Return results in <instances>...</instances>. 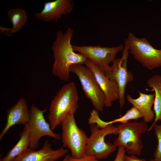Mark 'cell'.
Masks as SVG:
<instances>
[{
	"instance_id": "6da1fadb",
	"label": "cell",
	"mask_w": 161,
	"mask_h": 161,
	"mask_svg": "<svg viewBox=\"0 0 161 161\" xmlns=\"http://www.w3.org/2000/svg\"><path fill=\"white\" fill-rule=\"evenodd\" d=\"M73 30L68 27L64 33L60 30L56 32L52 50L54 61L52 73L61 80L66 81L70 78V69L73 64H84L87 58L83 55L75 52L71 40Z\"/></svg>"
},
{
	"instance_id": "7a4b0ae2",
	"label": "cell",
	"mask_w": 161,
	"mask_h": 161,
	"mask_svg": "<svg viewBox=\"0 0 161 161\" xmlns=\"http://www.w3.org/2000/svg\"><path fill=\"white\" fill-rule=\"evenodd\" d=\"M79 97L76 86L73 82L63 85L52 100L48 119L52 131L61 124L70 112L74 114L78 107Z\"/></svg>"
},
{
	"instance_id": "3957f363",
	"label": "cell",
	"mask_w": 161,
	"mask_h": 161,
	"mask_svg": "<svg viewBox=\"0 0 161 161\" xmlns=\"http://www.w3.org/2000/svg\"><path fill=\"white\" fill-rule=\"evenodd\" d=\"M74 114L69 112L61 123V139L64 147L69 149L71 156L82 158L86 155L85 150L88 138L85 132L77 126Z\"/></svg>"
},
{
	"instance_id": "277c9868",
	"label": "cell",
	"mask_w": 161,
	"mask_h": 161,
	"mask_svg": "<svg viewBox=\"0 0 161 161\" xmlns=\"http://www.w3.org/2000/svg\"><path fill=\"white\" fill-rule=\"evenodd\" d=\"M117 127L118 135L114 145L117 148L123 147L130 155H140L143 148L140 137L148 131L147 123L143 121H129Z\"/></svg>"
},
{
	"instance_id": "5b68a950",
	"label": "cell",
	"mask_w": 161,
	"mask_h": 161,
	"mask_svg": "<svg viewBox=\"0 0 161 161\" xmlns=\"http://www.w3.org/2000/svg\"><path fill=\"white\" fill-rule=\"evenodd\" d=\"M91 134L88 138L86 145V155L100 160L107 158L115 151L117 147L109 142H105V137L110 134H118L117 126L112 124L102 129L96 124L91 125Z\"/></svg>"
},
{
	"instance_id": "8992f818",
	"label": "cell",
	"mask_w": 161,
	"mask_h": 161,
	"mask_svg": "<svg viewBox=\"0 0 161 161\" xmlns=\"http://www.w3.org/2000/svg\"><path fill=\"white\" fill-rule=\"evenodd\" d=\"M125 42L129 52L143 67L150 70L161 67V49L154 48L146 38H139L129 32Z\"/></svg>"
},
{
	"instance_id": "52a82bcc",
	"label": "cell",
	"mask_w": 161,
	"mask_h": 161,
	"mask_svg": "<svg viewBox=\"0 0 161 161\" xmlns=\"http://www.w3.org/2000/svg\"><path fill=\"white\" fill-rule=\"evenodd\" d=\"M70 72L78 77L85 95L91 100L95 109L103 112L105 97L91 70L83 64H77L71 66Z\"/></svg>"
},
{
	"instance_id": "ba28073f",
	"label": "cell",
	"mask_w": 161,
	"mask_h": 161,
	"mask_svg": "<svg viewBox=\"0 0 161 161\" xmlns=\"http://www.w3.org/2000/svg\"><path fill=\"white\" fill-rule=\"evenodd\" d=\"M73 47L75 51L83 55L96 65L106 76L110 69L109 64L115 59L116 55L123 50L124 47L120 44L112 47L73 45Z\"/></svg>"
},
{
	"instance_id": "9c48e42d",
	"label": "cell",
	"mask_w": 161,
	"mask_h": 161,
	"mask_svg": "<svg viewBox=\"0 0 161 161\" xmlns=\"http://www.w3.org/2000/svg\"><path fill=\"white\" fill-rule=\"evenodd\" d=\"M47 110L46 109H40L32 103L29 110L30 118L28 127L30 137L29 148L36 149L38 147L39 140L43 137L48 136L57 140L61 139V135L54 132L50 125L45 120L44 114Z\"/></svg>"
},
{
	"instance_id": "30bf717a",
	"label": "cell",
	"mask_w": 161,
	"mask_h": 161,
	"mask_svg": "<svg viewBox=\"0 0 161 161\" xmlns=\"http://www.w3.org/2000/svg\"><path fill=\"white\" fill-rule=\"evenodd\" d=\"M129 51L126 43L125 42L121 58L115 59L110 66L109 72L106 76L112 81L116 82L119 90V103L122 109L125 103V91L127 84L133 81V74L127 70L128 59Z\"/></svg>"
},
{
	"instance_id": "8fae6325",
	"label": "cell",
	"mask_w": 161,
	"mask_h": 161,
	"mask_svg": "<svg viewBox=\"0 0 161 161\" xmlns=\"http://www.w3.org/2000/svg\"><path fill=\"white\" fill-rule=\"evenodd\" d=\"M68 150L63 146L53 149L48 140H45L42 147L35 150L29 148L12 161H56L67 154Z\"/></svg>"
},
{
	"instance_id": "7c38bea8",
	"label": "cell",
	"mask_w": 161,
	"mask_h": 161,
	"mask_svg": "<svg viewBox=\"0 0 161 161\" xmlns=\"http://www.w3.org/2000/svg\"><path fill=\"white\" fill-rule=\"evenodd\" d=\"M72 0H56L44 3L42 10L34 13L35 17L44 22H56L63 16L70 14L74 9Z\"/></svg>"
},
{
	"instance_id": "4fadbf2b",
	"label": "cell",
	"mask_w": 161,
	"mask_h": 161,
	"mask_svg": "<svg viewBox=\"0 0 161 161\" xmlns=\"http://www.w3.org/2000/svg\"><path fill=\"white\" fill-rule=\"evenodd\" d=\"M93 72L105 98V106H111L113 102L119 99L118 85L116 82L111 81L96 65L88 59L83 64Z\"/></svg>"
},
{
	"instance_id": "5bb4252c",
	"label": "cell",
	"mask_w": 161,
	"mask_h": 161,
	"mask_svg": "<svg viewBox=\"0 0 161 161\" xmlns=\"http://www.w3.org/2000/svg\"><path fill=\"white\" fill-rule=\"evenodd\" d=\"M29 118V110L27 102L25 99L21 98L7 111L6 121L5 126L0 133V140L14 126L20 124L27 125Z\"/></svg>"
},
{
	"instance_id": "9a60e30c",
	"label": "cell",
	"mask_w": 161,
	"mask_h": 161,
	"mask_svg": "<svg viewBox=\"0 0 161 161\" xmlns=\"http://www.w3.org/2000/svg\"><path fill=\"white\" fill-rule=\"evenodd\" d=\"M138 92L139 95L138 97L134 99L127 95L126 97L127 100L140 113L144 122L149 123L154 119L155 117L154 112L152 109L155 94H147Z\"/></svg>"
},
{
	"instance_id": "2e32d148",
	"label": "cell",
	"mask_w": 161,
	"mask_h": 161,
	"mask_svg": "<svg viewBox=\"0 0 161 161\" xmlns=\"http://www.w3.org/2000/svg\"><path fill=\"white\" fill-rule=\"evenodd\" d=\"M12 27L7 28L0 27V33L10 36L13 33L19 32L27 22L28 16L26 10L22 8H12L7 13Z\"/></svg>"
},
{
	"instance_id": "e0dca14e",
	"label": "cell",
	"mask_w": 161,
	"mask_h": 161,
	"mask_svg": "<svg viewBox=\"0 0 161 161\" xmlns=\"http://www.w3.org/2000/svg\"><path fill=\"white\" fill-rule=\"evenodd\" d=\"M147 83L155 92L154 111L155 117L154 121L148 131H151L158 121H161V75L155 74L148 78Z\"/></svg>"
},
{
	"instance_id": "ac0fdd59",
	"label": "cell",
	"mask_w": 161,
	"mask_h": 161,
	"mask_svg": "<svg viewBox=\"0 0 161 161\" xmlns=\"http://www.w3.org/2000/svg\"><path fill=\"white\" fill-rule=\"evenodd\" d=\"M19 139L15 145L0 161H12L29 148L30 137L27 126H24L23 130L20 133Z\"/></svg>"
},
{
	"instance_id": "d6986e66",
	"label": "cell",
	"mask_w": 161,
	"mask_h": 161,
	"mask_svg": "<svg viewBox=\"0 0 161 161\" xmlns=\"http://www.w3.org/2000/svg\"><path fill=\"white\" fill-rule=\"evenodd\" d=\"M142 117L140 113L135 107H133L127 111L125 114L121 117L114 120L107 122V125L115 123L120 122L124 123L131 120H137Z\"/></svg>"
},
{
	"instance_id": "ffe728a7",
	"label": "cell",
	"mask_w": 161,
	"mask_h": 161,
	"mask_svg": "<svg viewBox=\"0 0 161 161\" xmlns=\"http://www.w3.org/2000/svg\"><path fill=\"white\" fill-rule=\"evenodd\" d=\"M153 129L158 140L157 145L154 154V160L160 161L161 160V123L159 125L155 124Z\"/></svg>"
},
{
	"instance_id": "44dd1931",
	"label": "cell",
	"mask_w": 161,
	"mask_h": 161,
	"mask_svg": "<svg viewBox=\"0 0 161 161\" xmlns=\"http://www.w3.org/2000/svg\"><path fill=\"white\" fill-rule=\"evenodd\" d=\"M90 114V116L88 119V123L90 125L96 124L100 129L107 126V122L103 121L100 118L98 115V111L96 110L95 109L92 110Z\"/></svg>"
},
{
	"instance_id": "7402d4cb",
	"label": "cell",
	"mask_w": 161,
	"mask_h": 161,
	"mask_svg": "<svg viewBox=\"0 0 161 161\" xmlns=\"http://www.w3.org/2000/svg\"><path fill=\"white\" fill-rule=\"evenodd\" d=\"M126 153V151L123 147H119L116 157L113 161H124Z\"/></svg>"
},
{
	"instance_id": "603a6c76",
	"label": "cell",
	"mask_w": 161,
	"mask_h": 161,
	"mask_svg": "<svg viewBox=\"0 0 161 161\" xmlns=\"http://www.w3.org/2000/svg\"><path fill=\"white\" fill-rule=\"evenodd\" d=\"M68 161H100L94 157L86 155L83 157L79 159H75L72 157L71 155L69 156Z\"/></svg>"
},
{
	"instance_id": "cb8c5ba5",
	"label": "cell",
	"mask_w": 161,
	"mask_h": 161,
	"mask_svg": "<svg viewBox=\"0 0 161 161\" xmlns=\"http://www.w3.org/2000/svg\"><path fill=\"white\" fill-rule=\"evenodd\" d=\"M124 161H146L144 159H140L135 155H127L125 154Z\"/></svg>"
},
{
	"instance_id": "d4e9b609",
	"label": "cell",
	"mask_w": 161,
	"mask_h": 161,
	"mask_svg": "<svg viewBox=\"0 0 161 161\" xmlns=\"http://www.w3.org/2000/svg\"><path fill=\"white\" fill-rule=\"evenodd\" d=\"M70 155V154H66L62 161H68Z\"/></svg>"
},
{
	"instance_id": "484cf974",
	"label": "cell",
	"mask_w": 161,
	"mask_h": 161,
	"mask_svg": "<svg viewBox=\"0 0 161 161\" xmlns=\"http://www.w3.org/2000/svg\"><path fill=\"white\" fill-rule=\"evenodd\" d=\"M150 161H156L154 160H151ZM160 161H161V160Z\"/></svg>"
}]
</instances>
